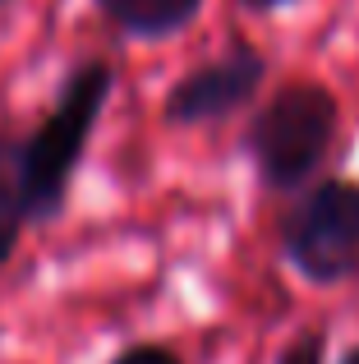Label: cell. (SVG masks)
<instances>
[{
  "mask_svg": "<svg viewBox=\"0 0 359 364\" xmlns=\"http://www.w3.org/2000/svg\"><path fill=\"white\" fill-rule=\"evenodd\" d=\"M281 258L309 286H341L359 272V185L318 180L281 217Z\"/></svg>",
  "mask_w": 359,
  "mask_h": 364,
  "instance_id": "3",
  "label": "cell"
},
{
  "mask_svg": "<svg viewBox=\"0 0 359 364\" xmlns=\"http://www.w3.org/2000/svg\"><path fill=\"white\" fill-rule=\"evenodd\" d=\"M111 92V70L106 65H83L65 83L55 111L37 124V134L18 148L14 157V185L23 194L28 222H51L65 208L70 180L79 171V157L88 148V134L101 116V102Z\"/></svg>",
  "mask_w": 359,
  "mask_h": 364,
  "instance_id": "1",
  "label": "cell"
},
{
  "mask_svg": "<svg viewBox=\"0 0 359 364\" xmlns=\"http://www.w3.org/2000/svg\"><path fill=\"white\" fill-rule=\"evenodd\" d=\"M327 360V332L323 328H309L299 337L286 341V350L277 355V364H323Z\"/></svg>",
  "mask_w": 359,
  "mask_h": 364,
  "instance_id": "7",
  "label": "cell"
},
{
  "mask_svg": "<svg viewBox=\"0 0 359 364\" xmlns=\"http://www.w3.org/2000/svg\"><path fill=\"white\" fill-rule=\"evenodd\" d=\"M23 222H28L23 194H18L14 176H9V171H0V267L14 258L18 235H23Z\"/></svg>",
  "mask_w": 359,
  "mask_h": 364,
  "instance_id": "6",
  "label": "cell"
},
{
  "mask_svg": "<svg viewBox=\"0 0 359 364\" xmlns=\"http://www.w3.org/2000/svg\"><path fill=\"white\" fill-rule=\"evenodd\" d=\"M106 9L129 33H171L198 9V0H106Z\"/></svg>",
  "mask_w": 359,
  "mask_h": 364,
  "instance_id": "5",
  "label": "cell"
},
{
  "mask_svg": "<svg viewBox=\"0 0 359 364\" xmlns=\"http://www.w3.org/2000/svg\"><path fill=\"white\" fill-rule=\"evenodd\" d=\"M336 124H341V111L327 88L318 83L281 88L249 124V157L258 180L277 194L304 189L332 152Z\"/></svg>",
  "mask_w": 359,
  "mask_h": 364,
  "instance_id": "2",
  "label": "cell"
},
{
  "mask_svg": "<svg viewBox=\"0 0 359 364\" xmlns=\"http://www.w3.org/2000/svg\"><path fill=\"white\" fill-rule=\"evenodd\" d=\"M111 364H184V360L171 346H162V341H138V346H125Z\"/></svg>",
  "mask_w": 359,
  "mask_h": 364,
  "instance_id": "8",
  "label": "cell"
},
{
  "mask_svg": "<svg viewBox=\"0 0 359 364\" xmlns=\"http://www.w3.org/2000/svg\"><path fill=\"white\" fill-rule=\"evenodd\" d=\"M263 83V55L258 51H231L203 70L184 74L166 97V120L175 124H207L240 111Z\"/></svg>",
  "mask_w": 359,
  "mask_h": 364,
  "instance_id": "4",
  "label": "cell"
},
{
  "mask_svg": "<svg viewBox=\"0 0 359 364\" xmlns=\"http://www.w3.org/2000/svg\"><path fill=\"white\" fill-rule=\"evenodd\" d=\"M336 364H359V341H355V346H346V350H341V360H336Z\"/></svg>",
  "mask_w": 359,
  "mask_h": 364,
  "instance_id": "9",
  "label": "cell"
},
{
  "mask_svg": "<svg viewBox=\"0 0 359 364\" xmlns=\"http://www.w3.org/2000/svg\"><path fill=\"white\" fill-rule=\"evenodd\" d=\"M258 5H277V0H258Z\"/></svg>",
  "mask_w": 359,
  "mask_h": 364,
  "instance_id": "10",
  "label": "cell"
}]
</instances>
